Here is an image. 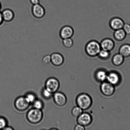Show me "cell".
Masks as SVG:
<instances>
[{
	"mask_svg": "<svg viewBox=\"0 0 130 130\" xmlns=\"http://www.w3.org/2000/svg\"><path fill=\"white\" fill-rule=\"evenodd\" d=\"M101 50L100 43L95 40H91L88 42L85 47L86 55L92 58L98 56Z\"/></svg>",
	"mask_w": 130,
	"mask_h": 130,
	"instance_id": "1",
	"label": "cell"
},
{
	"mask_svg": "<svg viewBox=\"0 0 130 130\" xmlns=\"http://www.w3.org/2000/svg\"><path fill=\"white\" fill-rule=\"evenodd\" d=\"M26 118L29 123L37 124L40 123L43 118L42 110L33 108L28 110L26 114Z\"/></svg>",
	"mask_w": 130,
	"mask_h": 130,
	"instance_id": "2",
	"label": "cell"
},
{
	"mask_svg": "<svg viewBox=\"0 0 130 130\" xmlns=\"http://www.w3.org/2000/svg\"><path fill=\"white\" fill-rule=\"evenodd\" d=\"M76 103L78 106L83 110L88 109L91 106L92 100L90 95L85 93L80 94L76 99Z\"/></svg>",
	"mask_w": 130,
	"mask_h": 130,
	"instance_id": "3",
	"label": "cell"
},
{
	"mask_svg": "<svg viewBox=\"0 0 130 130\" xmlns=\"http://www.w3.org/2000/svg\"><path fill=\"white\" fill-rule=\"evenodd\" d=\"M30 104L27 100L25 96H23L17 98L14 103L15 108L20 111H24L27 110Z\"/></svg>",
	"mask_w": 130,
	"mask_h": 130,
	"instance_id": "4",
	"label": "cell"
},
{
	"mask_svg": "<svg viewBox=\"0 0 130 130\" xmlns=\"http://www.w3.org/2000/svg\"><path fill=\"white\" fill-rule=\"evenodd\" d=\"M60 86L59 82L55 78H49L45 82V88L53 94L58 91Z\"/></svg>",
	"mask_w": 130,
	"mask_h": 130,
	"instance_id": "5",
	"label": "cell"
},
{
	"mask_svg": "<svg viewBox=\"0 0 130 130\" xmlns=\"http://www.w3.org/2000/svg\"><path fill=\"white\" fill-rule=\"evenodd\" d=\"M102 93L106 96H110L114 94L115 91L114 85L109 82H104L100 86Z\"/></svg>",
	"mask_w": 130,
	"mask_h": 130,
	"instance_id": "6",
	"label": "cell"
},
{
	"mask_svg": "<svg viewBox=\"0 0 130 130\" xmlns=\"http://www.w3.org/2000/svg\"><path fill=\"white\" fill-rule=\"evenodd\" d=\"M53 95V101L56 105L62 107L66 105L67 102V98L64 94L57 91Z\"/></svg>",
	"mask_w": 130,
	"mask_h": 130,
	"instance_id": "7",
	"label": "cell"
},
{
	"mask_svg": "<svg viewBox=\"0 0 130 130\" xmlns=\"http://www.w3.org/2000/svg\"><path fill=\"white\" fill-rule=\"evenodd\" d=\"M32 12L33 16L37 19L42 18L45 16L46 13L45 9L39 4L33 5Z\"/></svg>",
	"mask_w": 130,
	"mask_h": 130,
	"instance_id": "8",
	"label": "cell"
},
{
	"mask_svg": "<svg viewBox=\"0 0 130 130\" xmlns=\"http://www.w3.org/2000/svg\"><path fill=\"white\" fill-rule=\"evenodd\" d=\"M74 34V30L72 27L65 25L61 29L59 32L60 37L62 39L72 38Z\"/></svg>",
	"mask_w": 130,
	"mask_h": 130,
	"instance_id": "9",
	"label": "cell"
},
{
	"mask_svg": "<svg viewBox=\"0 0 130 130\" xmlns=\"http://www.w3.org/2000/svg\"><path fill=\"white\" fill-rule=\"evenodd\" d=\"M77 118L78 123L84 127L90 125L92 121V117L87 112H83Z\"/></svg>",
	"mask_w": 130,
	"mask_h": 130,
	"instance_id": "10",
	"label": "cell"
},
{
	"mask_svg": "<svg viewBox=\"0 0 130 130\" xmlns=\"http://www.w3.org/2000/svg\"><path fill=\"white\" fill-rule=\"evenodd\" d=\"M125 23L121 18L115 17L112 18L109 22V26L110 28L115 30L118 29H123Z\"/></svg>",
	"mask_w": 130,
	"mask_h": 130,
	"instance_id": "11",
	"label": "cell"
},
{
	"mask_svg": "<svg viewBox=\"0 0 130 130\" xmlns=\"http://www.w3.org/2000/svg\"><path fill=\"white\" fill-rule=\"evenodd\" d=\"M101 49L111 52L115 47L114 41L110 38H106L103 39L100 43Z\"/></svg>",
	"mask_w": 130,
	"mask_h": 130,
	"instance_id": "12",
	"label": "cell"
},
{
	"mask_svg": "<svg viewBox=\"0 0 130 130\" xmlns=\"http://www.w3.org/2000/svg\"><path fill=\"white\" fill-rule=\"evenodd\" d=\"M106 79L108 82L114 86L120 83L121 76L118 73L112 71L107 74Z\"/></svg>",
	"mask_w": 130,
	"mask_h": 130,
	"instance_id": "13",
	"label": "cell"
},
{
	"mask_svg": "<svg viewBox=\"0 0 130 130\" xmlns=\"http://www.w3.org/2000/svg\"><path fill=\"white\" fill-rule=\"evenodd\" d=\"M51 63L53 66H60L63 64L64 62V58L60 53H54L51 55Z\"/></svg>",
	"mask_w": 130,
	"mask_h": 130,
	"instance_id": "14",
	"label": "cell"
},
{
	"mask_svg": "<svg viewBox=\"0 0 130 130\" xmlns=\"http://www.w3.org/2000/svg\"><path fill=\"white\" fill-rule=\"evenodd\" d=\"M1 13L4 21L5 22H11L15 18V13L13 11L10 9H5L1 12Z\"/></svg>",
	"mask_w": 130,
	"mask_h": 130,
	"instance_id": "15",
	"label": "cell"
},
{
	"mask_svg": "<svg viewBox=\"0 0 130 130\" xmlns=\"http://www.w3.org/2000/svg\"><path fill=\"white\" fill-rule=\"evenodd\" d=\"M127 34L123 29L114 30L113 37L117 41L121 42L123 41L126 38Z\"/></svg>",
	"mask_w": 130,
	"mask_h": 130,
	"instance_id": "16",
	"label": "cell"
},
{
	"mask_svg": "<svg viewBox=\"0 0 130 130\" xmlns=\"http://www.w3.org/2000/svg\"><path fill=\"white\" fill-rule=\"evenodd\" d=\"M119 53L125 58L130 57V44H125L121 46L119 48Z\"/></svg>",
	"mask_w": 130,
	"mask_h": 130,
	"instance_id": "17",
	"label": "cell"
},
{
	"mask_svg": "<svg viewBox=\"0 0 130 130\" xmlns=\"http://www.w3.org/2000/svg\"><path fill=\"white\" fill-rule=\"evenodd\" d=\"M124 60V57L119 53L113 56L112 61L113 64L114 66H120L123 64Z\"/></svg>",
	"mask_w": 130,
	"mask_h": 130,
	"instance_id": "18",
	"label": "cell"
},
{
	"mask_svg": "<svg viewBox=\"0 0 130 130\" xmlns=\"http://www.w3.org/2000/svg\"><path fill=\"white\" fill-rule=\"evenodd\" d=\"M107 74L105 71L99 70L96 72L95 77L98 81L100 82H104L106 79Z\"/></svg>",
	"mask_w": 130,
	"mask_h": 130,
	"instance_id": "19",
	"label": "cell"
},
{
	"mask_svg": "<svg viewBox=\"0 0 130 130\" xmlns=\"http://www.w3.org/2000/svg\"><path fill=\"white\" fill-rule=\"evenodd\" d=\"M111 56L110 52L101 49L98 55V56L100 59L106 60L110 58Z\"/></svg>",
	"mask_w": 130,
	"mask_h": 130,
	"instance_id": "20",
	"label": "cell"
},
{
	"mask_svg": "<svg viewBox=\"0 0 130 130\" xmlns=\"http://www.w3.org/2000/svg\"><path fill=\"white\" fill-rule=\"evenodd\" d=\"M62 43L65 48L69 49L72 48L74 45V42L72 38L62 39Z\"/></svg>",
	"mask_w": 130,
	"mask_h": 130,
	"instance_id": "21",
	"label": "cell"
},
{
	"mask_svg": "<svg viewBox=\"0 0 130 130\" xmlns=\"http://www.w3.org/2000/svg\"><path fill=\"white\" fill-rule=\"evenodd\" d=\"M82 113V109L78 106L74 107L71 111L73 116L76 118H78Z\"/></svg>",
	"mask_w": 130,
	"mask_h": 130,
	"instance_id": "22",
	"label": "cell"
},
{
	"mask_svg": "<svg viewBox=\"0 0 130 130\" xmlns=\"http://www.w3.org/2000/svg\"><path fill=\"white\" fill-rule=\"evenodd\" d=\"M33 104V107L36 109L42 110L44 107V103L40 99H36Z\"/></svg>",
	"mask_w": 130,
	"mask_h": 130,
	"instance_id": "23",
	"label": "cell"
},
{
	"mask_svg": "<svg viewBox=\"0 0 130 130\" xmlns=\"http://www.w3.org/2000/svg\"><path fill=\"white\" fill-rule=\"evenodd\" d=\"M27 100L30 104H33L36 99V97L35 94L33 93H28L25 95Z\"/></svg>",
	"mask_w": 130,
	"mask_h": 130,
	"instance_id": "24",
	"label": "cell"
},
{
	"mask_svg": "<svg viewBox=\"0 0 130 130\" xmlns=\"http://www.w3.org/2000/svg\"><path fill=\"white\" fill-rule=\"evenodd\" d=\"M41 94L43 97L46 99H50L53 94L47 90L45 88L42 90Z\"/></svg>",
	"mask_w": 130,
	"mask_h": 130,
	"instance_id": "25",
	"label": "cell"
},
{
	"mask_svg": "<svg viewBox=\"0 0 130 130\" xmlns=\"http://www.w3.org/2000/svg\"><path fill=\"white\" fill-rule=\"evenodd\" d=\"M7 125V121L4 117H0V129H3Z\"/></svg>",
	"mask_w": 130,
	"mask_h": 130,
	"instance_id": "26",
	"label": "cell"
},
{
	"mask_svg": "<svg viewBox=\"0 0 130 130\" xmlns=\"http://www.w3.org/2000/svg\"><path fill=\"white\" fill-rule=\"evenodd\" d=\"M42 62L44 64H48L51 62V56L46 55L43 57L42 59Z\"/></svg>",
	"mask_w": 130,
	"mask_h": 130,
	"instance_id": "27",
	"label": "cell"
},
{
	"mask_svg": "<svg viewBox=\"0 0 130 130\" xmlns=\"http://www.w3.org/2000/svg\"><path fill=\"white\" fill-rule=\"evenodd\" d=\"M123 29L127 35H130V25L128 23H125Z\"/></svg>",
	"mask_w": 130,
	"mask_h": 130,
	"instance_id": "28",
	"label": "cell"
},
{
	"mask_svg": "<svg viewBox=\"0 0 130 130\" xmlns=\"http://www.w3.org/2000/svg\"><path fill=\"white\" fill-rule=\"evenodd\" d=\"M74 129L75 130H85V127L80 124L76 125L75 126Z\"/></svg>",
	"mask_w": 130,
	"mask_h": 130,
	"instance_id": "29",
	"label": "cell"
},
{
	"mask_svg": "<svg viewBox=\"0 0 130 130\" xmlns=\"http://www.w3.org/2000/svg\"><path fill=\"white\" fill-rule=\"evenodd\" d=\"M30 1L33 5H37L39 3V0H30Z\"/></svg>",
	"mask_w": 130,
	"mask_h": 130,
	"instance_id": "30",
	"label": "cell"
},
{
	"mask_svg": "<svg viewBox=\"0 0 130 130\" xmlns=\"http://www.w3.org/2000/svg\"><path fill=\"white\" fill-rule=\"evenodd\" d=\"M3 22L4 20L3 18L2 13H1V12L0 11V26L2 25Z\"/></svg>",
	"mask_w": 130,
	"mask_h": 130,
	"instance_id": "31",
	"label": "cell"
},
{
	"mask_svg": "<svg viewBox=\"0 0 130 130\" xmlns=\"http://www.w3.org/2000/svg\"><path fill=\"white\" fill-rule=\"evenodd\" d=\"M3 130H14L13 128H12V127H11L10 126H7L5 127V128H4Z\"/></svg>",
	"mask_w": 130,
	"mask_h": 130,
	"instance_id": "32",
	"label": "cell"
},
{
	"mask_svg": "<svg viewBox=\"0 0 130 130\" xmlns=\"http://www.w3.org/2000/svg\"><path fill=\"white\" fill-rule=\"evenodd\" d=\"M1 8H2V5H1V2H0V11H1Z\"/></svg>",
	"mask_w": 130,
	"mask_h": 130,
	"instance_id": "33",
	"label": "cell"
}]
</instances>
